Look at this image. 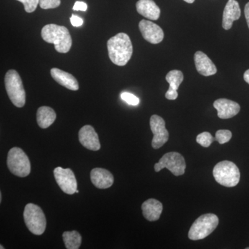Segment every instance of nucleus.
Instances as JSON below:
<instances>
[{
    "mask_svg": "<svg viewBox=\"0 0 249 249\" xmlns=\"http://www.w3.org/2000/svg\"><path fill=\"white\" fill-rule=\"evenodd\" d=\"M73 9L74 11H86L87 9H88V5H87L86 3L83 2V1H78L75 3Z\"/></svg>",
    "mask_w": 249,
    "mask_h": 249,
    "instance_id": "nucleus-30",
    "label": "nucleus"
},
{
    "mask_svg": "<svg viewBox=\"0 0 249 249\" xmlns=\"http://www.w3.org/2000/svg\"><path fill=\"white\" fill-rule=\"evenodd\" d=\"M214 138L219 144L227 143L232 138V132L228 129H219L216 132Z\"/></svg>",
    "mask_w": 249,
    "mask_h": 249,
    "instance_id": "nucleus-24",
    "label": "nucleus"
},
{
    "mask_svg": "<svg viewBox=\"0 0 249 249\" xmlns=\"http://www.w3.org/2000/svg\"><path fill=\"white\" fill-rule=\"evenodd\" d=\"M150 124L154 134L152 146L154 149L160 148L169 139V132L165 128V121L160 116L152 115L150 118Z\"/></svg>",
    "mask_w": 249,
    "mask_h": 249,
    "instance_id": "nucleus-9",
    "label": "nucleus"
},
{
    "mask_svg": "<svg viewBox=\"0 0 249 249\" xmlns=\"http://www.w3.org/2000/svg\"><path fill=\"white\" fill-rule=\"evenodd\" d=\"M139 27L143 38L150 43L157 45L163 40L164 33L161 28L155 23L142 19L139 22Z\"/></svg>",
    "mask_w": 249,
    "mask_h": 249,
    "instance_id": "nucleus-11",
    "label": "nucleus"
},
{
    "mask_svg": "<svg viewBox=\"0 0 249 249\" xmlns=\"http://www.w3.org/2000/svg\"><path fill=\"white\" fill-rule=\"evenodd\" d=\"M55 119L56 114L52 108L42 106L37 109V122L41 128H47L53 124Z\"/></svg>",
    "mask_w": 249,
    "mask_h": 249,
    "instance_id": "nucleus-20",
    "label": "nucleus"
},
{
    "mask_svg": "<svg viewBox=\"0 0 249 249\" xmlns=\"http://www.w3.org/2000/svg\"><path fill=\"white\" fill-rule=\"evenodd\" d=\"M165 98L168 100H176L178 97V90H175L169 88L165 93Z\"/></svg>",
    "mask_w": 249,
    "mask_h": 249,
    "instance_id": "nucleus-29",
    "label": "nucleus"
},
{
    "mask_svg": "<svg viewBox=\"0 0 249 249\" xmlns=\"http://www.w3.org/2000/svg\"><path fill=\"white\" fill-rule=\"evenodd\" d=\"M0 247H0V249H4V247H3L2 245L0 246Z\"/></svg>",
    "mask_w": 249,
    "mask_h": 249,
    "instance_id": "nucleus-35",
    "label": "nucleus"
},
{
    "mask_svg": "<svg viewBox=\"0 0 249 249\" xmlns=\"http://www.w3.org/2000/svg\"><path fill=\"white\" fill-rule=\"evenodd\" d=\"M24 219L29 231L40 235L45 231L47 220L42 210L34 204H28L24 208Z\"/></svg>",
    "mask_w": 249,
    "mask_h": 249,
    "instance_id": "nucleus-6",
    "label": "nucleus"
},
{
    "mask_svg": "<svg viewBox=\"0 0 249 249\" xmlns=\"http://www.w3.org/2000/svg\"><path fill=\"white\" fill-rule=\"evenodd\" d=\"M219 224V218L216 214H203L195 221L188 232L190 240H203L211 235Z\"/></svg>",
    "mask_w": 249,
    "mask_h": 249,
    "instance_id": "nucleus-5",
    "label": "nucleus"
},
{
    "mask_svg": "<svg viewBox=\"0 0 249 249\" xmlns=\"http://www.w3.org/2000/svg\"><path fill=\"white\" fill-rule=\"evenodd\" d=\"M54 178L60 189L68 195H73L77 190V181L74 173L70 168L64 169L61 167L55 168Z\"/></svg>",
    "mask_w": 249,
    "mask_h": 249,
    "instance_id": "nucleus-10",
    "label": "nucleus"
},
{
    "mask_svg": "<svg viewBox=\"0 0 249 249\" xmlns=\"http://www.w3.org/2000/svg\"><path fill=\"white\" fill-rule=\"evenodd\" d=\"M1 199H2V196H1V193H0V201H1Z\"/></svg>",
    "mask_w": 249,
    "mask_h": 249,
    "instance_id": "nucleus-34",
    "label": "nucleus"
},
{
    "mask_svg": "<svg viewBox=\"0 0 249 249\" xmlns=\"http://www.w3.org/2000/svg\"><path fill=\"white\" fill-rule=\"evenodd\" d=\"M70 21H71V24L73 27H80L83 24V19L78 17V16H74V15H72L71 18H70Z\"/></svg>",
    "mask_w": 249,
    "mask_h": 249,
    "instance_id": "nucleus-28",
    "label": "nucleus"
},
{
    "mask_svg": "<svg viewBox=\"0 0 249 249\" xmlns=\"http://www.w3.org/2000/svg\"><path fill=\"white\" fill-rule=\"evenodd\" d=\"M136 7L137 12L147 19L157 20L160 17V7L153 0H139Z\"/></svg>",
    "mask_w": 249,
    "mask_h": 249,
    "instance_id": "nucleus-18",
    "label": "nucleus"
},
{
    "mask_svg": "<svg viewBox=\"0 0 249 249\" xmlns=\"http://www.w3.org/2000/svg\"><path fill=\"white\" fill-rule=\"evenodd\" d=\"M213 173L216 181L222 186L231 188L240 182V170L235 163L229 160L219 162L214 167Z\"/></svg>",
    "mask_w": 249,
    "mask_h": 249,
    "instance_id": "nucleus-4",
    "label": "nucleus"
},
{
    "mask_svg": "<svg viewBox=\"0 0 249 249\" xmlns=\"http://www.w3.org/2000/svg\"><path fill=\"white\" fill-rule=\"evenodd\" d=\"M90 177L93 184L100 189L110 188L114 183V178L112 174L104 168H93Z\"/></svg>",
    "mask_w": 249,
    "mask_h": 249,
    "instance_id": "nucleus-16",
    "label": "nucleus"
},
{
    "mask_svg": "<svg viewBox=\"0 0 249 249\" xmlns=\"http://www.w3.org/2000/svg\"><path fill=\"white\" fill-rule=\"evenodd\" d=\"M142 214L147 220L155 222L158 220L163 211V205L155 199H149L142 206Z\"/></svg>",
    "mask_w": 249,
    "mask_h": 249,
    "instance_id": "nucleus-19",
    "label": "nucleus"
},
{
    "mask_svg": "<svg viewBox=\"0 0 249 249\" xmlns=\"http://www.w3.org/2000/svg\"><path fill=\"white\" fill-rule=\"evenodd\" d=\"M41 35L45 42L53 44L55 50L58 53H66L71 49V35L68 29L64 26L47 24L42 29Z\"/></svg>",
    "mask_w": 249,
    "mask_h": 249,
    "instance_id": "nucleus-2",
    "label": "nucleus"
},
{
    "mask_svg": "<svg viewBox=\"0 0 249 249\" xmlns=\"http://www.w3.org/2000/svg\"><path fill=\"white\" fill-rule=\"evenodd\" d=\"M183 1H186L187 3H189V4H193L195 0H183Z\"/></svg>",
    "mask_w": 249,
    "mask_h": 249,
    "instance_id": "nucleus-33",
    "label": "nucleus"
},
{
    "mask_svg": "<svg viewBox=\"0 0 249 249\" xmlns=\"http://www.w3.org/2000/svg\"><path fill=\"white\" fill-rule=\"evenodd\" d=\"M245 14L246 19H247V24H248V27L249 28V2L246 4L245 8Z\"/></svg>",
    "mask_w": 249,
    "mask_h": 249,
    "instance_id": "nucleus-31",
    "label": "nucleus"
},
{
    "mask_svg": "<svg viewBox=\"0 0 249 249\" xmlns=\"http://www.w3.org/2000/svg\"><path fill=\"white\" fill-rule=\"evenodd\" d=\"M109 59L114 65L124 66L130 60L133 47L128 35L120 33L107 41Z\"/></svg>",
    "mask_w": 249,
    "mask_h": 249,
    "instance_id": "nucleus-1",
    "label": "nucleus"
},
{
    "mask_svg": "<svg viewBox=\"0 0 249 249\" xmlns=\"http://www.w3.org/2000/svg\"><path fill=\"white\" fill-rule=\"evenodd\" d=\"M196 71L204 76H213L217 73V68L206 54L198 51L194 55Z\"/></svg>",
    "mask_w": 249,
    "mask_h": 249,
    "instance_id": "nucleus-14",
    "label": "nucleus"
},
{
    "mask_svg": "<svg viewBox=\"0 0 249 249\" xmlns=\"http://www.w3.org/2000/svg\"><path fill=\"white\" fill-rule=\"evenodd\" d=\"M64 243L67 249H78L81 245L82 237L79 232L73 231H66L62 235Z\"/></svg>",
    "mask_w": 249,
    "mask_h": 249,
    "instance_id": "nucleus-21",
    "label": "nucleus"
},
{
    "mask_svg": "<svg viewBox=\"0 0 249 249\" xmlns=\"http://www.w3.org/2000/svg\"><path fill=\"white\" fill-rule=\"evenodd\" d=\"M213 106L217 110L218 117L222 119H231L237 115L240 111V106L238 103L227 98L216 100Z\"/></svg>",
    "mask_w": 249,
    "mask_h": 249,
    "instance_id": "nucleus-12",
    "label": "nucleus"
},
{
    "mask_svg": "<svg viewBox=\"0 0 249 249\" xmlns=\"http://www.w3.org/2000/svg\"><path fill=\"white\" fill-rule=\"evenodd\" d=\"M7 166L16 176L25 178L31 173V163L25 152L19 147H13L8 154Z\"/></svg>",
    "mask_w": 249,
    "mask_h": 249,
    "instance_id": "nucleus-7",
    "label": "nucleus"
},
{
    "mask_svg": "<svg viewBox=\"0 0 249 249\" xmlns=\"http://www.w3.org/2000/svg\"><path fill=\"white\" fill-rule=\"evenodd\" d=\"M78 137L80 143L88 150L98 151L101 148L98 134L92 126H83L80 129Z\"/></svg>",
    "mask_w": 249,
    "mask_h": 249,
    "instance_id": "nucleus-13",
    "label": "nucleus"
},
{
    "mask_svg": "<svg viewBox=\"0 0 249 249\" xmlns=\"http://www.w3.org/2000/svg\"><path fill=\"white\" fill-rule=\"evenodd\" d=\"M60 0H40V6L42 9H55L60 5Z\"/></svg>",
    "mask_w": 249,
    "mask_h": 249,
    "instance_id": "nucleus-26",
    "label": "nucleus"
},
{
    "mask_svg": "<svg viewBox=\"0 0 249 249\" xmlns=\"http://www.w3.org/2000/svg\"><path fill=\"white\" fill-rule=\"evenodd\" d=\"M240 4L236 0H229L223 13L222 27L225 30L231 29L234 21L240 19Z\"/></svg>",
    "mask_w": 249,
    "mask_h": 249,
    "instance_id": "nucleus-15",
    "label": "nucleus"
},
{
    "mask_svg": "<svg viewBox=\"0 0 249 249\" xmlns=\"http://www.w3.org/2000/svg\"><path fill=\"white\" fill-rule=\"evenodd\" d=\"M51 75L58 84L65 87L67 89L72 91H77L79 89L78 82L71 73L62 71L58 68H53L51 70Z\"/></svg>",
    "mask_w": 249,
    "mask_h": 249,
    "instance_id": "nucleus-17",
    "label": "nucleus"
},
{
    "mask_svg": "<svg viewBox=\"0 0 249 249\" xmlns=\"http://www.w3.org/2000/svg\"><path fill=\"white\" fill-rule=\"evenodd\" d=\"M5 88L11 102L17 107H24L26 103V93L22 79L16 70L7 71L4 78Z\"/></svg>",
    "mask_w": 249,
    "mask_h": 249,
    "instance_id": "nucleus-3",
    "label": "nucleus"
},
{
    "mask_svg": "<svg viewBox=\"0 0 249 249\" xmlns=\"http://www.w3.org/2000/svg\"><path fill=\"white\" fill-rule=\"evenodd\" d=\"M79 193V191H78V190H76V193Z\"/></svg>",
    "mask_w": 249,
    "mask_h": 249,
    "instance_id": "nucleus-36",
    "label": "nucleus"
},
{
    "mask_svg": "<svg viewBox=\"0 0 249 249\" xmlns=\"http://www.w3.org/2000/svg\"><path fill=\"white\" fill-rule=\"evenodd\" d=\"M22 3L24 10L27 13H33L37 9V5L40 3V0H17Z\"/></svg>",
    "mask_w": 249,
    "mask_h": 249,
    "instance_id": "nucleus-25",
    "label": "nucleus"
},
{
    "mask_svg": "<svg viewBox=\"0 0 249 249\" xmlns=\"http://www.w3.org/2000/svg\"><path fill=\"white\" fill-rule=\"evenodd\" d=\"M121 98L126 103H128L131 106H136L139 105V99L138 97L134 96L132 93L128 92H124L121 93Z\"/></svg>",
    "mask_w": 249,
    "mask_h": 249,
    "instance_id": "nucleus-27",
    "label": "nucleus"
},
{
    "mask_svg": "<svg viewBox=\"0 0 249 249\" xmlns=\"http://www.w3.org/2000/svg\"><path fill=\"white\" fill-rule=\"evenodd\" d=\"M163 168L169 170L175 176H181L186 171V160L178 152H168L155 165V170L157 173Z\"/></svg>",
    "mask_w": 249,
    "mask_h": 249,
    "instance_id": "nucleus-8",
    "label": "nucleus"
},
{
    "mask_svg": "<svg viewBox=\"0 0 249 249\" xmlns=\"http://www.w3.org/2000/svg\"><path fill=\"white\" fill-rule=\"evenodd\" d=\"M167 82L169 83V88L178 90L183 80V74L179 70H172L168 72L165 77Z\"/></svg>",
    "mask_w": 249,
    "mask_h": 249,
    "instance_id": "nucleus-22",
    "label": "nucleus"
},
{
    "mask_svg": "<svg viewBox=\"0 0 249 249\" xmlns=\"http://www.w3.org/2000/svg\"><path fill=\"white\" fill-rule=\"evenodd\" d=\"M244 79L249 85V70L245 71V74H244Z\"/></svg>",
    "mask_w": 249,
    "mask_h": 249,
    "instance_id": "nucleus-32",
    "label": "nucleus"
},
{
    "mask_svg": "<svg viewBox=\"0 0 249 249\" xmlns=\"http://www.w3.org/2000/svg\"><path fill=\"white\" fill-rule=\"evenodd\" d=\"M196 142L204 147H209L215 141L211 133L208 132H202L196 137Z\"/></svg>",
    "mask_w": 249,
    "mask_h": 249,
    "instance_id": "nucleus-23",
    "label": "nucleus"
}]
</instances>
